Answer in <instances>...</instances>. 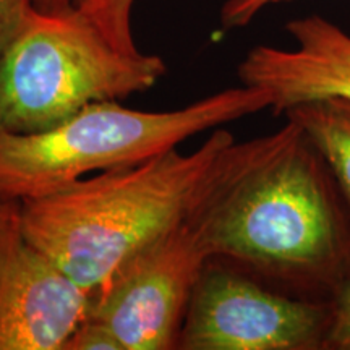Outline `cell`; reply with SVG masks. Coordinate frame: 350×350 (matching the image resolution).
Listing matches in <instances>:
<instances>
[{
    "label": "cell",
    "mask_w": 350,
    "mask_h": 350,
    "mask_svg": "<svg viewBox=\"0 0 350 350\" xmlns=\"http://www.w3.org/2000/svg\"><path fill=\"white\" fill-rule=\"evenodd\" d=\"M187 222L209 260L288 295L332 301L350 273V209L292 120L232 143Z\"/></svg>",
    "instance_id": "1"
},
{
    "label": "cell",
    "mask_w": 350,
    "mask_h": 350,
    "mask_svg": "<svg viewBox=\"0 0 350 350\" xmlns=\"http://www.w3.org/2000/svg\"><path fill=\"white\" fill-rule=\"evenodd\" d=\"M232 143L229 130L216 129L188 154L175 148L21 201V227L78 286L94 294L138 252L187 221Z\"/></svg>",
    "instance_id": "2"
},
{
    "label": "cell",
    "mask_w": 350,
    "mask_h": 350,
    "mask_svg": "<svg viewBox=\"0 0 350 350\" xmlns=\"http://www.w3.org/2000/svg\"><path fill=\"white\" fill-rule=\"evenodd\" d=\"M269 107L268 91L240 85L174 111L100 100L38 133L0 129V200L41 198L93 172L142 164L195 135Z\"/></svg>",
    "instance_id": "3"
},
{
    "label": "cell",
    "mask_w": 350,
    "mask_h": 350,
    "mask_svg": "<svg viewBox=\"0 0 350 350\" xmlns=\"http://www.w3.org/2000/svg\"><path fill=\"white\" fill-rule=\"evenodd\" d=\"M165 72L163 57L117 49L78 7L33 8L0 54V129L49 130L88 104L143 93Z\"/></svg>",
    "instance_id": "4"
},
{
    "label": "cell",
    "mask_w": 350,
    "mask_h": 350,
    "mask_svg": "<svg viewBox=\"0 0 350 350\" xmlns=\"http://www.w3.org/2000/svg\"><path fill=\"white\" fill-rule=\"evenodd\" d=\"M332 301L300 299L221 260L198 275L177 349L329 350Z\"/></svg>",
    "instance_id": "5"
},
{
    "label": "cell",
    "mask_w": 350,
    "mask_h": 350,
    "mask_svg": "<svg viewBox=\"0 0 350 350\" xmlns=\"http://www.w3.org/2000/svg\"><path fill=\"white\" fill-rule=\"evenodd\" d=\"M209 256L188 222L138 252L91 295L98 319L124 350L177 349L188 304Z\"/></svg>",
    "instance_id": "6"
},
{
    "label": "cell",
    "mask_w": 350,
    "mask_h": 350,
    "mask_svg": "<svg viewBox=\"0 0 350 350\" xmlns=\"http://www.w3.org/2000/svg\"><path fill=\"white\" fill-rule=\"evenodd\" d=\"M91 295L26 237L20 203L0 208V350H65Z\"/></svg>",
    "instance_id": "7"
},
{
    "label": "cell",
    "mask_w": 350,
    "mask_h": 350,
    "mask_svg": "<svg viewBox=\"0 0 350 350\" xmlns=\"http://www.w3.org/2000/svg\"><path fill=\"white\" fill-rule=\"evenodd\" d=\"M286 31L294 49L255 46L239 64L240 83L268 91L274 116L313 99L350 100V34L321 15L291 20Z\"/></svg>",
    "instance_id": "8"
},
{
    "label": "cell",
    "mask_w": 350,
    "mask_h": 350,
    "mask_svg": "<svg viewBox=\"0 0 350 350\" xmlns=\"http://www.w3.org/2000/svg\"><path fill=\"white\" fill-rule=\"evenodd\" d=\"M295 122L334 175L350 209V100L321 98L288 107L282 113Z\"/></svg>",
    "instance_id": "9"
},
{
    "label": "cell",
    "mask_w": 350,
    "mask_h": 350,
    "mask_svg": "<svg viewBox=\"0 0 350 350\" xmlns=\"http://www.w3.org/2000/svg\"><path fill=\"white\" fill-rule=\"evenodd\" d=\"M133 5L135 0H81L78 10L93 21L117 49L126 54H138L142 51L131 34Z\"/></svg>",
    "instance_id": "10"
},
{
    "label": "cell",
    "mask_w": 350,
    "mask_h": 350,
    "mask_svg": "<svg viewBox=\"0 0 350 350\" xmlns=\"http://www.w3.org/2000/svg\"><path fill=\"white\" fill-rule=\"evenodd\" d=\"M65 350H124V347L104 323L86 318L70 336Z\"/></svg>",
    "instance_id": "11"
},
{
    "label": "cell",
    "mask_w": 350,
    "mask_h": 350,
    "mask_svg": "<svg viewBox=\"0 0 350 350\" xmlns=\"http://www.w3.org/2000/svg\"><path fill=\"white\" fill-rule=\"evenodd\" d=\"M334 319L329 334V350H350V273L332 300Z\"/></svg>",
    "instance_id": "12"
},
{
    "label": "cell",
    "mask_w": 350,
    "mask_h": 350,
    "mask_svg": "<svg viewBox=\"0 0 350 350\" xmlns=\"http://www.w3.org/2000/svg\"><path fill=\"white\" fill-rule=\"evenodd\" d=\"M291 0H227L221 10V25L226 29L250 25L265 8Z\"/></svg>",
    "instance_id": "13"
},
{
    "label": "cell",
    "mask_w": 350,
    "mask_h": 350,
    "mask_svg": "<svg viewBox=\"0 0 350 350\" xmlns=\"http://www.w3.org/2000/svg\"><path fill=\"white\" fill-rule=\"evenodd\" d=\"M34 8V0H0V54L18 34Z\"/></svg>",
    "instance_id": "14"
},
{
    "label": "cell",
    "mask_w": 350,
    "mask_h": 350,
    "mask_svg": "<svg viewBox=\"0 0 350 350\" xmlns=\"http://www.w3.org/2000/svg\"><path fill=\"white\" fill-rule=\"evenodd\" d=\"M81 0H34V8L44 13H60L78 7Z\"/></svg>",
    "instance_id": "15"
},
{
    "label": "cell",
    "mask_w": 350,
    "mask_h": 350,
    "mask_svg": "<svg viewBox=\"0 0 350 350\" xmlns=\"http://www.w3.org/2000/svg\"><path fill=\"white\" fill-rule=\"evenodd\" d=\"M3 206V201L2 200H0V208H2Z\"/></svg>",
    "instance_id": "16"
}]
</instances>
